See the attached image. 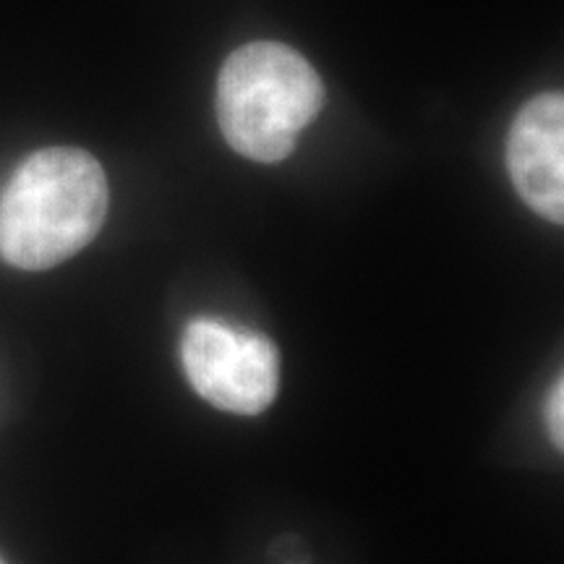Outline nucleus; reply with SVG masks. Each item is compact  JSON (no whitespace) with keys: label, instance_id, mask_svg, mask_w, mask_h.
<instances>
[{"label":"nucleus","instance_id":"nucleus-1","mask_svg":"<svg viewBox=\"0 0 564 564\" xmlns=\"http://www.w3.org/2000/svg\"><path fill=\"white\" fill-rule=\"evenodd\" d=\"M108 207V175L89 152H32L0 188V259L26 272L58 267L95 241Z\"/></svg>","mask_w":564,"mask_h":564},{"label":"nucleus","instance_id":"nucleus-2","mask_svg":"<svg viewBox=\"0 0 564 564\" xmlns=\"http://www.w3.org/2000/svg\"><path fill=\"white\" fill-rule=\"evenodd\" d=\"M324 108L316 68L282 42L257 40L228 55L217 76V123L253 162H280Z\"/></svg>","mask_w":564,"mask_h":564},{"label":"nucleus","instance_id":"nucleus-3","mask_svg":"<svg viewBox=\"0 0 564 564\" xmlns=\"http://www.w3.org/2000/svg\"><path fill=\"white\" fill-rule=\"evenodd\" d=\"M181 364L199 398L232 415H259L280 392V350L270 337L220 319H194Z\"/></svg>","mask_w":564,"mask_h":564},{"label":"nucleus","instance_id":"nucleus-4","mask_svg":"<svg viewBox=\"0 0 564 564\" xmlns=\"http://www.w3.org/2000/svg\"><path fill=\"white\" fill-rule=\"evenodd\" d=\"M514 192L544 220L564 223V97L544 91L523 105L507 137Z\"/></svg>","mask_w":564,"mask_h":564},{"label":"nucleus","instance_id":"nucleus-5","mask_svg":"<svg viewBox=\"0 0 564 564\" xmlns=\"http://www.w3.org/2000/svg\"><path fill=\"white\" fill-rule=\"evenodd\" d=\"M562 408H564V382L562 379H556L546 398V429H549V440H552L556 449L564 447Z\"/></svg>","mask_w":564,"mask_h":564},{"label":"nucleus","instance_id":"nucleus-6","mask_svg":"<svg viewBox=\"0 0 564 564\" xmlns=\"http://www.w3.org/2000/svg\"><path fill=\"white\" fill-rule=\"evenodd\" d=\"M272 560L278 564H308V552L301 539H295V535H282V539L274 541Z\"/></svg>","mask_w":564,"mask_h":564},{"label":"nucleus","instance_id":"nucleus-7","mask_svg":"<svg viewBox=\"0 0 564 564\" xmlns=\"http://www.w3.org/2000/svg\"><path fill=\"white\" fill-rule=\"evenodd\" d=\"M0 564H3V562H0Z\"/></svg>","mask_w":564,"mask_h":564}]
</instances>
